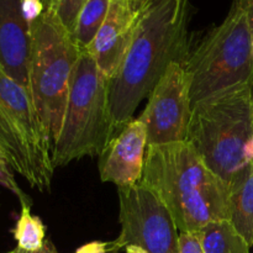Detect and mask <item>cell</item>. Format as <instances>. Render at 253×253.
Listing matches in <instances>:
<instances>
[{
  "label": "cell",
  "instance_id": "cell-1",
  "mask_svg": "<svg viewBox=\"0 0 253 253\" xmlns=\"http://www.w3.org/2000/svg\"><path fill=\"white\" fill-rule=\"evenodd\" d=\"M192 12L189 0H152L141 11L126 56L109 79L114 137L133 120L167 67L185 63L193 48Z\"/></svg>",
  "mask_w": 253,
  "mask_h": 253
},
{
  "label": "cell",
  "instance_id": "cell-2",
  "mask_svg": "<svg viewBox=\"0 0 253 253\" xmlns=\"http://www.w3.org/2000/svg\"><path fill=\"white\" fill-rule=\"evenodd\" d=\"M140 183L165 204L179 232L229 220V187L188 141L148 146Z\"/></svg>",
  "mask_w": 253,
  "mask_h": 253
},
{
  "label": "cell",
  "instance_id": "cell-3",
  "mask_svg": "<svg viewBox=\"0 0 253 253\" xmlns=\"http://www.w3.org/2000/svg\"><path fill=\"white\" fill-rule=\"evenodd\" d=\"M252 136L253 85L226 89L193 105L187 141L229 189L252 165Z\"/></svg>",
  "mask_w": 253,
  "mask_h": 253
},
{
  "label": "cell",
  "instance_id": "cell-4",
  "mask_svg": "<svg viewBox=\"0 0 253 253\" xmlns=\"http://www.w3.org/2000/svg\"><path fill=\"white\" fill-rule=\"evenodd\" d=\"M81 53L57 12L44 10L31 26L29 91L51 150L63 125Z\"/></svg>",
  "mask_w": 253,
  "mask_h": 253
},
{
  "label": "cell",
  "instance_id": "cell-5",
  "mask_svg": "<svg viewBox=\"0 0 253 253\" xmlns=\"http://www.w3.org/2000/svg\"><path fill=\"white\" fill-rule=\"evenodd\" d=\"M192 105L210 95L253 85V37L244 7L232 0L226 17L192 48L184 63Z\"/></svg>",
  "mask_w": 253,
  "mask_h": 253
},
{
  "label": "cell",
  "instance_id": "cell-6",
  "mask_svg": "<svg viewBox=\"0 0 253 253\" xmlns=\"http://www.w3.org/2000/svg\"><path fill=\"white\" fill-rule=\"evenodd\" d=\"M114 137L109 79L88 52L74 71L61 132L52 150L54 168L83 157H100Z\"/></svg>",
  "mask_w": 253,
  "mask_h": 253
},
{
  "label": "cell",
  "instance_id": "cell-7",
  "mask_svg": "<svg viewBox=\"0 0 253 253\" xmlns=\"http://www.w3.org/2000/svg\"><path fill=\"white\" fill-rule=\"evenodd\" d=\"M118 195L121 231L114 251L136 245L147 253H179V230L157 195L141 183L118 188Z\"/></svg>",
  "mask_w": 253,
  "mask_h": 253
},
{
  "label": "cell",
  "instance_id": "cell-8",
  "mask_svg": "<svg viewBox=\"0 0 253 253\" xmlns=\"http://www.w3.org/2000/svg\"><path fill=\"white\" fill-rule=\"evenodd\" d=\"M190 81L183 62H172L148 95L140 115L151 145L187 141L192 118Z\"/></svg>",
  "mask_w": 253,
  "mask_h": 253
},
{
  "label": "cell",
  "instance_id": "cell-9",
  "mask_svg": "<svg viewBox=\"0 0 253 253\" xmlns=\"http://www.w3.org/2000/svg\"><path fill=\"white\" fill-rule=\"evenodd\" d=\"M0 113L26 147L37 170L51 188L54 173L52 150L29 90L0 67Z\"/></svg>",
  "mask_w": 253,
  "mask_h": 253
},
{
  "label": "cell",
  "instance_id": "cell-10",
  "mask_svg": "<svg viewBox=\"0 0 253 253\" xmlns=\"http://www.w3.org/2000/svg\"><path fill=\"white\" fill-rule=\"evenodd\" d=\"M147 147L145 125L140 119H133L111 138L99 157L100 179L118 188L138 184L143 175Z\"/></svg>",
  "mask_w": 253,
  "mask_h": 253
},
{
  "label": "cell",
  "instance_id": "cell-11",
  "mask_svg": "<svg viewBox=\"0 0 253 253\" xmlns=\"http://www.w3.org/2000/svg\"><path fill=\"white\" fill-rule=\"evenodd\" d=\"M140 15L141 11L128 2L111 0L105 21L86 51L108 79L116 73L126 56Z\"/></svg>",
  "mask_w": 253,
  "mask_h": 253
},
{
  "label": "cell",
  "instance_id": "cell-12",
  "mask_svg": "<svg viewBox=\"0 0 253 253\" xmlns=\"http://www.w3.org/2000/svg\"><path fill=\"white\" fill-rule=\"evenodd\" d=\"M30 54L31 29L22 14L21 0H0V67L27 90Z\"/></svg>",
  "mask_w": 253,
  "mask_h": 253
},
{
  "label": "cell",
  "instance_id": "cell-13",
  "mask_svg": "<svg viewBox=\"0 0 253 253\" xmlns=\"http://www.w3.org/2000/svg\"><path fill=\"white\" fill-rule=\"evenodd\" d=\"M0 152L6 158L10 167L21 177H24L32 188H36L40 192H49L51 188L41 177L26 147L9 123L5 120L1 113H0Z\"/></svg>",
  "mask_w": 253,
  "mask_h": 253
},
{
  "label": "cell",
  "instance_id": "cell-14",
  "mask_svg": "<svg viewBox=\"0 0 253 253\" xmlns=\"http://www.w3.org/2000/svg\"><path fill=\"white\" fill-rule=\"evenodd\" d=\"M229 220L249 246H253V165L230 188Z\"/></svg>",
  "mask_w": 253,
  "mask_h": 253
},
{
  "label": "cell",
  "instance_id": "cell-15",
  "mask_svg": "<svg viewBox=\"0 0 253 253\" xmlns=\"http://www.w3.org/2000/svg\"><path fill=\"white\" fill-rule=\"evenodd\" d=\"M204 253H250V246L227 219L205 225L197 232Z\"/></svg>",
  "mask_w": 253,
  "mask_h": 253
},
{
  "label": "cell",
  "instance_id": "cell-16",
  "mask_svg": "<svg viewBox=\"0 0 253 253\" xmlns=\"http://www.w3.org/2000/svg\"><path fill=\"white\" fill-rule=\"evenodd\" d=\"M111 0H85L73 32V40L82 52L88 51L106 19Z\"/></svg>",
  "mask_w": 253,
  "mask_h": 253
},
{
  "label": "cell",
  "instance_id": "cell-17",
  "mask_svg": "<svg viewBox=\"0 0 253 253\" xmlns=\"http://www.w3.org/2000/svg\"><path fill=\"white\" fill-rule=\"evenodd\" d=\"M17 249L35 252L43 247L46 241V227L36 215H32L31 205L21 204V211L15 229L12 230Z\"/></svg>",
  "mask_w": 253,
  "mask_h": 253
},
{
  "label": "cell",
  "instance_id": "cell-18",
  "mask_svg": "<svg viewBox=\"0 0 253 253\" xmlns=\"http://www.w3.org/2000/svg\"><path fill=\"white\" fill-rule=\"evenodd\" d=\"M85 0H59L56 7L57 16L59 17L63 26L73 35L76 30L77 20H78L79 12L83 7Z\"/></svg>",
  "mask_w": 253,
  "mask_h": 253
},
{
  "label": "cell",
  "instance_id": "cell-19",
  "mask_svg": "<svg viewBox=\"0 0 253 253\" xmlns=\"http://www.w3.org/2000/svg\"><path fill=\"white\" fill-rule=\"evenodd\" d=\"M12 170L14 169L10 167L6 158H5L4 155L0 152V185H2V187L6 188L7 190H10V192H11L12 194L20 200L21 204L31 205V200H30V198L22 192L21 188L19 187V184H17L16 179H15L14 177Z\"/></svg>",
  "mask_w": 253,
  "mask_h": 253
},
{
  "label": "cell",
  "instance_id": "cell-20",
  "mask_svg": "<svg viewBox=\"0 0 253 253\" xmlns=\"http://www.w3.org/2000/svg\"><path fill=\"white\" fill-rule=\"evenodd\" d=\"M21 7L22 14L30 29L44 11L43 0H21Z\"/></svg>",
  "mask_w": 253,
  "mask_h": 253
},
{
  "label": "cell",
  "instance_id": "cell-21",
  "mask_svg": "<svg viewBox=\"0 0 253 253\" xmlns=\"http://www.w3.org/2000/svg\"><path fill=\"white\" fill-rule=\"evenodd\" d=\"M179 253H204L197 232H180Z\"/></svg>",
  "mask_w": 253,
  "mask_h": 253
},
{
  "label": "cell",
  "instance_id": "cell-22",
  "mask_svg": "<svg viewBox=\"0 0 253 253\" xmlns=\"http://www.w3.org/2000/svg\"><path fill=\"white\" fill-rule=\"evenodd\" d=\"M74 253H115L113 249V242L93 241L83 245Z\"/></svg>",
  "mask_w": 253,
  "mask_h": 253
},
{
  "label": "cell",
  "instance_id": "cell-23",
  "mask_svg": "<svg viewBox=\"0 0 253 253\" xmlns=\"http://www.w3.org/2000/svg\"><path fill=\"white\" fill-rule=\"evenodd\" d=\"M240 5L245 9L246 11L247 17H249L250 27H251L252 31V37H253V0H236Z\"/></svg>",
  "mask_w": 253,
  "mask_h": 253
},
{
  "label": "cell",
  "instance_id": "cell-24",
  "mask_svg": "<svg viewBox=\"0 0 253 253\" xmlns=\"http://www.w3.org/2000/svg\"><path fill=\"white\" fill-rule=\"evenodd\" d=\"M14 253H58V252H57L56 247H54V245L52 244L51 240H46V241H44L43 247H42L41 250H39V251L29 252V251H24V250H20L16 247V249L14 250Z\"/></svg>",
  "mask_w": 253,
  "mask_h": 253
},
{
  "label": "cell",
  "instance_id": "cell-25",
  "mask_svg": "<svg viewBox=\"0 0 253 253\" xmlns=\"http://www.w3.org/2000/svg\"><path fill=\"white\" fill-rule=\"evenodd\" d=\"M113 1H126L136 10V11H142L141 7V0H113Z\"/></svg>",
  "mask_w": 253,
  "mask_h": 253
},
{
  "label": "cell",
  "instance_id": "cell-26",
  "mask_svg": "<svg viewBox=\"0 0 253 253\" xmlns=\"http://www.w3.org/2000/svg\"><path fill=\"white\" fill-rule=\"evenodd\" d=\"M126 253H147L143 249H141L140 246H136V245H128L125 247Z\"/></svg>",
  "mask_w": 253,
  "mask_h": 253
},
{
  "label": "cell",
  "instance_id": "cell-27",
  "mask_svg": "<svg viewBox=\"0 0 253 253\" xmlns=\"http://www.w3.org/2000/svg\"><path fill=\"white\" fill-rule=\"evenodd\" d=\"M59 0H43L44 2V10L49 9V10H54L56 11V7L58 5Z\"/></svg>",
  "mask_w": 253,
  "mask_h": 253
},
{
  "label": "cell",
  "instance_id": "cell-28",
  "mask_svg": "<svg viewBox=\"0 0 253 253\" xmlns=\"http://www.w3.org/2000/svg\"><path fill=\"white\" fill-rule=\"evenodd\" d=\"M151 1H152V0H141V7H142V10L145 9L147 5H150Z\"/></svg>",
  "mask_w": 253,
  "mask_h": 253
},
{
  "label": "cell",
  "instance_id": "cell-29",
  "mask_svg": "<svg viewBox=\"0 0 253 253\" xmlns=\"http://www.w3.org/2000/svg\"><path fill=\"white\" fill-rule=\"evenodd\" d=\"M7 253H14V251H10V252H7Z\"/></svg>",
  "mask_w": 253,
  "mask_h": 253
},
{
  "label": "cell",
  "instance_id": "cell-30",
  "mask_svg": "<svg viewBox=\"0 0 253 253\" xmlns=\"http://www.w3.org/2000/svg\"><path fill=\"white\" fill-rule=\"evenodd\" d=\"M43 4H44V2H43Z\"/></svg>",
  "mask_w": 253,
  "mask_h": 253
},
{
  "label": "cell",
  "instance_id": "cell-31",
  "mask_svg": "<svg viewBox=\"0 0 253 253\" xmlns=\"http://www.w3.org/2000/svg\"><path fill=\"white\" fill-rule=\"evenodd\" d=\"M252 165H253V163H252Z\"/></svg>",
  "mask_w": 253,
  "mask_h": 253
}]
</instances>
